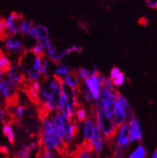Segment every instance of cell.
I'll use <instances>...</instances> for the list:
<instances>
[{
    "label": "cell",
    "instance_id": "1",
    "mask_svg": "<svg viewBox=\"0 0 157 158\" xmlns=\"http://www.w3.org/2000/svg\"><path fill=\"white\" fill-rule=\"evenodd\" d=\"M40 128L39 147H43L48 150L64 155L67 152L68 144L60 138L54 131L52 121L48 116L43 117Z\"/></svg>",
    "mask_w": 157,
    "mask_h": 158
},
{
    "label": "cell",
    "instance_id": "2",
    "mask_svg": "<svg viewBox=\"0 0 157 158\" xmlns=\"http://www.w3.org/2000/svg\"><path fill=\"white\" fill-rule=\"evenodd\" d=\"M115 104V89L108 90L102 88L100 94L94 104L95 109L102 112L106 116L112 118Z\"/></svg>",
    "mask_w": 157,
    "mask_h": 158
},
{
    "label": "cell",
    "instance_id": "3",
    "mask_svg": "<svg viewBox=\"0 0 157 158\" xmlns=\"http://www.w3.org/2000/svg\"><path fill=\"white\" fill-rule=\"evenodd\" d=\"M94 112H95L96 124L100 128L102 134L104 137V140L107 144H110V143L111 144L116 133L117 127L114 124L112 118L107 117L102 112L96 110L95 108H94Z\"/></svg>",
    "mask_w": 157,
    "mask_h": 158
},
{
    "label": "cell",
    "instance_id": "4",
    "mask_svg": "<svg viewBox=\"0 0 157 158\" xmlns=\"http://www.w3.org/2000/svg\"><path fill=\"white\" fill-rule=\"evenodd\" d=\"M131 144L130 141V129L127 123L122 124L117 128L116 133L111 144L114 146L113 154H121L124 153V151Z\"/></svg>",
    "mask_w": 157,
    "mask_h": 158
},
{
    "label": "cell",
    "instance_id": "5",
    "mask_svg": "<svg viewBox=\"0 0 157 158\" xmlns=\"http://www.w3.org/2000/svg\"><path fill=\"white\" fill-rule=\"evenodd\" d=\"M104 76H105L99 72L97 75H92L84 80V87L91 93L94 100H97L100 96Z\"/></svg>",
    "mask_w": 157,
    "mask_h": 158
},
{
    "label": "cell",
    "instance_id": "6",
    "mask_svg": "<svg viewBox=\"0 0 157 158\" xmlns=\"http://www.w3.org/2000/svg\"><path fill=\"white\" fill-rule=\"evenodd\" d=\"M4 48L10 55H19V57L26 52L23 40L14 36H8L4 43Z\"/></svg>",
    "mask_w": 157,
    "mask_h": 158
},
{
    "label": "cell",
    "instance_id": "7",
    "mask_svg": "<svg viewBox=\"0 0 157 158\" xmlns=\"http://www.w3.org/2000/svg\"><path fill=\"white\" fill-rule=\"evenodd\" d=\"M22 14L12 12L6 19V34L7 36H14L19 34V27L23 20Z\"/></svg>",
    "mask_w": 157,
    "mask_h": 158
},
{
    "label": "cell",
    "instance_id": "8",
    "mask_svg": "<svg viewBox=\"0 0 157 158\" xmlns=\"http://www.w3.org/2000/svg\"><path fill=\"white\" fill-rule=\"evenodd\" d=\"M68 120V119H66L60 112H55V114L52 116V119H51L54 131L65 143V128Z\"/></svg>",
    "mask_w": 157,
    "mask_h": 158
},
{
    "label": "cell",
    "instance_id": "9",
    "mask_svg": "<svg viewBox=\"0 0 157 158\" xmlns=\"http://www.w3.org/2000/svg\"><path fill=\"white\" fill-rule=\"evenodd\" d=\"M104 137L102 134L101 131L97 124H95L92 129V138L90 140V144L92 147L93 152H95L96 155L101 153L104 147Z\"/></svg>",
    "mask_w": 157,
    "mask_h": 158
},
{
    "label": "cell",
    "instance_id": "10",
    "mask_svg": "<svg viewBox=\"0 0 157 158\" xmlns=\"http://www.w3.org/2000/svg\"><path fill=\"white\" fill-rule=\"evenodd\" d=\"M127 124L130 129V141L134 143L135 141L141 142L143 140V131L139 120L135 116L128 120Z\"/></svg>",
    "mask_w": 157,
    "mask_h": 158
},
{
    "label": "cell",
    "instance_id": "11",
    "mask_svg": "<svg viewBox=\"0 0 157 158\" xmlns=\"http://www.w3.org/2000/svg\"><path fill=\"white\" fill-rule=\"evenodd\" d=\"M39 147L36 141L21 143L16 148L14 158H30L31 155Z\"/></svg>",
    "mask_w": 157,
    "mask_h": 158
},
{
    "label": "cell",
    "instance_id": "12",
    "mask_svg": "<svg viewBox=\"0 0 157 158\" xmlns=\"http://www.w3.org/2000/svg\"><path fill=\"white\" fill-rule=\"evenodd\" d=\"M19 34L27 36L31 40H36L37 39L36 25L31 20L23 19L19 27Z\"/></svg>",
    "mask_w": 157,
    "mask_h": 158
},
{
    "label": "cell",
    "instance_id": "13",
    "mask_svg": "<svg viewBox=\"0 0 157 158\" xmlns=\"http://www.w3.org/2000/svg\"><path fill=\"white\" fill-rule=\"evenodd\" d=\"M112 120L117 128L121 126L122 124L127 123L128 121V116H127L125 108H123L119 101L116 100H115V110L112 116Z\"/></svg>",
    "mask_w": 157,
    "mask_h": 158
},
{
    "label": "cell",
    "instance_id": "14",
    "mask_svg": "<svg viewBox=\"0 0 157 158\" xmlns=\"http://www.w3.org/2000/svg\"><path fill=\"white\" fill-rule=\"evenodd\" d=\"M96 124L95 120V112H94V104L92 105V111L88 116L83 123V138L85 142H90V140L92 138V129H93L94 124Z\"/></svg>",
    "mask_w": 157,
    "mask_h": 158
},
{
    "label": "cell",
    "instance_id": "15",
    "mask_svg": "<svg viewBox=\"0 0 157 158\" xmlns=\"http://www.w3.org/2000/svg\"><path fill=\"white\" fill-rule=\"evenodd\" d=\"M17 86L18 84L13 82L8 77L3 78L2 80H0V95L3 98H10L14 93Z\"/></svg>",
    "mask_w": 157,
    "mask_h": 158
},
{
    "label": "cell",
    "instance_id": "16",
    "mask_svg": "<svg viewBox=\"0 0 157 158\" xmlns=\"http://www.w3.org/2000/svg\"><path fill=\"white\" fill-rule=\"evenodd\" d=\"M64 82L68 84L72 88H76V89H80L82 85V82L79 76L77 75V72L76 71L71 70L70 72L67 76H65L63 78Z\"/></svg>",
    "mask_w": 157,
    "mask_h": 158
},
{
    "label": "cell",
    "instance_id": "17",
    "mask_svg": "<svg viewBox=\"0 0 157 158\" xmlns=\"http://www.w3.org/2000/svg\"><path fill=\"white\" fill-rule=\"evenodd\" d=\"M2 133H3L4 136H6V137L7 138L8 141L10 142V144H14V141H15V135H14V129L12 128L11 124L8 122L3 123L2 127Z\"/></svg>",
    "mask_w": 157,
    "mask_h": 158
},
{
    "label": "cell",
    "instance_id": "18",
    "mask_svg": "<svg viewBox=\"0 0 157 158\" xmlns=\"http://www.w3.org/2000/svg\"><path fill=\"white\" fill-rule=\"evenodd\" d=\"M147 155V152L144 145L139 144L131 151L127 158H146Z\"/></svg>",
    "mask_w": 157,
    "mask_h": 158
},
{
    "label": "cell",
    "instance_id": "19",
    "mask_svg": "<svg viewBox=\"0 0 157 158\" xmlns=\"http://www.w3.org/2000/svg\"><path fill=\"white\" fill-rule=\"evenodd\" d=\"M71 71L68 65L63 64L61 63L56 64V68L55 69V72H54V76L56 78L63 79L65 76L68 74Z\"/></svg>",
    "mask_w": 157,
    "mask_h": 158
},
{
    "label": "cell",
    "instance_id": "20",
    "mask_svg": "<svg viewBox=\"0 0 157 158\" xmlns=\"http://www.w3.org/2000/svg\"><path fill=\"white\" fill-rule=\"evenodd\" d=\"M88 113H87V111H86L85 108L84 107L80 105V106L78 107L77 108L75 111V114H74V118L77 120H80L84 122V120H86V118L88 117Z\"/></svg>",
    "mask_w": 157,
    "mask_h": 158
},
{
    "label": "cell",
    "instance_id": "21",
    "mask_svg": "<svg viewBox=\"0 0 157 158\" xmlns=\"http://www.w3.org/2000/svg\"><path fill=\"white\" fill-rule=\"evenodd\" d=\"M72 158H92V152H88L79 146V148L72 153Z\"/></svg>",
    "mask_w": 157,
    "mask_h": 158
},
{
    "label": "cell",
    "instance_id": "22",
    "mask_svg": "<svg viewBox=\"0 0 157 158\" xmlns=\"http://www.w3.org/2000/svg\"><path fill=\"white\" fill-rule=\"evenodd\" d=\"M10 65L11 64H10L9 59L3 54V52L0 51V69L3 70L4 72H6Z\"/></svg>",
    "mask_w": 157,
    "mask_h": 158
},
{
    "label": "cell",
    "instance_id": "23",
    "mask_svg": "<svg viewBox=\"0 0 157 158\" xmlns=\"http://www.w3.org/2000/svg\"><path fill=\"white\" fill-rule=\"evenodd\" d=\"M39 150L37 154V158H56L53 152H51L43 147H39Z\"/></svg>",
    "mask_w": 157,
    "mask_h": 158
},
{
    "label": "cell",
    "instance_id": "24",
    "mask_svg": "<svg viewBox=\"0 0 157 158\" xmlns=\"http://www.w3.org/2000/svg\"><path fill=\"white\" fill-rule=\"evenodd\" d=\"M80 92H81L83 99H84V100L86 103H88V104H93L94 99L92 96V95H91V93H90V92H88L85 88H83L82 85L80 88Z\"/></svg>",
    "mask_w": 157,
    "mask_h": 158
},
{
    "label": "cell",
    "instance_id": "25",
    "mask_svg": "<svg viewBox=\"0 0 157 158\" xmlns=\"http://www.w3.org/2000/svg\"><path fill=\"white\" fill-rule=\"evenodd\" d=\"M77 75L82 81V80H84L85 79L88 78V76H92V72H91V70H88V68L81 67L78 69Z\"/></svg>",
    "mask_w": 157,
    "mask_h": 158
},
{
    "label": "cell",
    "instance_id": "26",
    "mask_svg": "<svg viewBox=\"0 0 157 158\" xmlns=\"http://www.w3.org/2000/svg\"><path fill=\"white\" fill-rule=\"evenodd\" d=\"M124 82H125V74L123 72H120V74L112 80V83H113V85L115 88V87L122 86L124 84Z\"/></svg>",
    "mask_w": 157,
    "mask_h": 158
},
{
    "label": "cell",
    "instance_id": "27",
    "mask_svg": "<svg viewBox=\"0 0 157 158\" xmlns=\"http://www.w3.org/2000/svg\"><path fill=\"white\" fill-rule=\"evenodd\" d=\"M102 88H106L108 90H115V89L113 85V83H112V80H111L109 76H104V81L102 84Z\"/></svg>",
    "mask_w": 157,
    "mask_h": 158
},
{
    "label": "cell",
    "instance_id": "28",
    "mask_svg": "<svg viewBox=\"0 0 157 158\" xmlns=\"http://www.w3.org/2000/svg\"><path fill=\"white\" fill-rule=\"evenodd\" d=\"M25 112H26V107L23 105H19L14 109V116L17 119L21 120L23 117Z\"/></svg>",
    "mask_w": 157,
    "mask_h": 158
},
{
    "label": "cell",
    "instance_id": "29",
    "mask_svg": "<svg viewBox=\"0 0 157 158\" xmlns=\"http://www.w3.org/2000/svg\"><path fill=\"white\" fill-rule=\"evenodd\" d=\"M66 50L68 52V55L72 54L73 52H76V53H81V52H83V47L73 44L72 46H70L69 48H66Z\"/></svg>",
    "mask_w": 157,
    "mask_h": 158
},
{
    "label": "cell",
    "instance_id": "30",
    "mask_svg": "<svg viewBox=\"0 0 157 158\" xmlns=\"http://www.w3.org/2000/svg\"><path fill=\"white\" fill-rule=\"evenodd\" d=\"M121 71L119 70V68L117 67H114L111 68V72H110V76L109 77L111 78V80H113L115 77H117L119 74H120Z\"/></svg>",
    "mask_w": 157,
    "mask_h": 158
},
{
    "label": "cell",
    "instance_id": "31",
    "mask_svg": "<svg viewBox=\"0 0 157 158\" xmlns=\"http://www.w3.org/2000/svg\"><path fill=\"white\" fill-rule=\"evenodd\" d=\"M145 3L148 7L157 9V0H145Z\"/></svg>",
    "mask_w": 157,
    "mask_h": 158
},
{
    "label": "cell",
    "instance_id": "32",
    "mask_svg": "<svg viewBox=\"0 0 157 158\" xmlns=\"http://www.w3.org/2000/svg\"><path fill=\"white\" fill-rule=\"evenodd\" d=\"M6 118H7V112L3 108L0 109V120L2 123H6Z\"/></svg>",
    "mask_w": 157,
    "mask_h": 158
},
{
    "label": "cell",
    "instance_id": "33",
    "mask_svg": "<svg viewBox=\"0 0 157 158\" xmlns=\"http://www.w3.org/2000/svg\"><path fill=\"white\" fill-rule=\"evenodd\" d=\"M6 33V20L0 19V34Z\"/></svg>",
    "mask_w": 157,
    "mask_h": 158
},
{
    "label": "cell",
    "instance_id": "34",
    "mask_svg": "<svg viewBox=\"0 0 157 158\" xmlns=\"http://www.w3.org/2000/svg\"><path fill=\"white\" fill-rule=\"evenodd\" d=\"M107 158H125L124 157V153H121V154H117V155H112V156H109Z\"/></svg>",
    "mask_w": 157,
    "mask_h": 158
},
{
    "label": "cell",
    "instance_id": "35",
    "mask_svg": "<svg viewBox=\"0 0 157 158\" xmlns=\"http://www.w3.org/2000/svg\"><path fill=\"white\" fill-rule=\"evenodd\" d=\"M5 73H6V72H4V71L2 70V69H0V80H2V79L4 78Z\"/></svg>",
    "mask_w": 157,
    "mask_h": 158
},
{
    "label": "cell",
    "instance_id": "36",
    "mask_svg": "<svg viewBox=\"0 0 157 158\" xmlns=\"http://www.w3.org/2000/svg\"><path fill=\"white\" fill-rule=\"evenodd\" d=\"M151 158H157V148H155V150L153 151L151 156Z\"/></svg>",
    "mask_w": 157,
    "mask_h": 158
}]
</instances>
